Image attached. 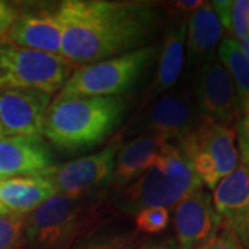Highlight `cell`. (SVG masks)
I'll use <instances>...</instances> for the list:
<instances>
[{
  "instance_id": "cell-1",
  "label": "cell",
  "mask_w": 249,
  "mask_h": 249,
  "mask_svg": "<svg viewBox=\"0 0 249 249\" xmlns=\"http://www.w3.org/2000/svg\"><path fill=\"white\" fill-rule=\"evenodd\" d=\"M58 17L60 55L76 67L145 47L160 24L158 6L150 1L64 0Z\"/></svg>"
},
{
  "instance_id": "cell-2",
  "label": "cell",
  "mask_w": 249,
  "mask_h": 249,
  "mask_svg": "<svg viewBox=\"0 0 249 249\" xmlns=\"http://www.w3.org/2000/svg\"><path fill=\"white\" fill-rule=\"evenodd\" d=\"M127 109V100L58 94L47 109L43 137L67 152L96 147L115 132Z\"/></svg>"
},
{
  "instance_id": "cell-3",
  "label": "cell",
  "mask_w": 249,
  "mask_h": 249,
  "mask_svg": "<svg viewBox=\"0 0 249 249\" xmlns=\"http://www.w3.org/2000/svg\"><path fill=\"white\" fill-rule=\"evenodd\" d=\"M104 217V206L91 196L55 194L27 214L24 249H72Z\"/></svg>"
},
{
  "instance_id": "cell-4",
  "label": "cell",
  "mask_w": 249,
  "mask_h": 249,
  "mask_svg": "<svg viewBox=\"0 0 249 249\" xmlns=\"http://www.w3.org/2000/svg\"><path fill=\"white\" fill-rule=\"evenodd\" d=\"M201 188V180L178 142H168L151 168L124 188L119 205L132 214L150 206L169 209Z\"/></svg>"
},
{
  "instance_id": "cell-5",
  "label": "cell",
  "mask_w": 249,
  "mask_h": 249,
  "mask_svg": "<svg viewBox=\"0 0 249 249\" xmlns=\"http://www.w3.org/2000/svg\"><path fill=\"white\" fill-rule=\"evenodd\" d=\"M157 46H145L130 53L80 65L60 90L64 96L118 97L133 89L155 57Z\"/></svg>"
},
{
  "instance_id": "cell-6",
  "label": "cell",
  "mask_w": 249,
  "mask_h": 249,
  "mask_svg": "<svg viewBox=\"0 0 249 249\" xmlns=\"http://www.w3.org/2000/svg\"><path fill=\"white\" fill-rule=\"evenodd\" d=\"M76 68L60 54L0 42V90L37 89L53 96Z\"/></svg>"
},
{
  "instance_id": "cell-7",
  "label": "cell",
  "mask_w": 249,
  "mask_h": 249,
  "mask_svg": "<svg viewBox=\"0 0 249 249\" xmlns=\"http://www.w3.org/2000/svg\"><path fill=\"white\" fill-rule=\"evenodd\" d=\"M235 142V129L204 119L196 129L176 142L202 186L213 190L241 163Z\"/></svg>"
},
{
  "instance_id": "cell-8",
  "label": "cell",
  "mask_w": 249,
  "mask_h": 249,
  "mask_svg": "<svg viewBox=\"0 0 249 249\" xmlns=\"http://www.w3.org/2000/svg\"><path fill=\"white\" fill-rule=\"evenodd\" d=\"M202 122L204 118L196 108L193 93L186 89H172L142 106L124 134H154L176 142Z\"/></svg>"
},
{
  "instance_id": "cell-9",
  "label": "cell",
  "mask_w": 249,
  "mask_h": 249,
  "mask_svg": "<svg viewBox=\"0 0 249 249\" xmlns=\"http://www.w3.org/2000/svg\"><path fill=\"white\" fill-rule=\"evenodd\" d=\"M193 97L204 119L234 129L241 104L231 78L216 57L198 67Z\"/></svg>"
},
{
  "instance_id": "cell-10",
  "label": "cell",
  "mask_w": 249,
  "mask_h": 249,
  "mask_svg": "<svg viewBox=\"0 0 249 249\" xmlns=\"http://www.w3.org/2000/svg\"><path fill=\"white\" fill-rule=\"evenodd\" d=\"M122 142V136H116L100 151L54 166L50 176L57 188V194L86 196L98 188L111 184L116 152Z\"/></svg>"
},
{
  "instance_id": "cell-11",
  "label": "cell",
  "mask_w": 249,
  "mask_h": 249,
  "mask_svg": "<svg viewBox=\"0 0 249 249\" xmlns=\"http://www.w3.org/2000/svg\"><path fill=\"white\" fill-rule=\"evenodd\" d=\"M58 4L60 3L53 6L50 3H45L43 6H19L17 19L1 42L42 53L60 54L62 28L58 17Z\"/></svg>"
},
{
  "instance_id": "cell-12",
  "label": "cell",
  "mask_w": 249,
  "mask_h": 249,
  "mask_svg": "<svg viewBox=\"0 0 249 249\" xmlns=\"http://www.w3.org/2000/svg\"><path fill=\"white\" fill-rule=\"evenodd\" d=\"M52 96L37 89L0 90V124L6 136L43 137Z\"/></svg>"
},
{
  "instance_id": "cell-13",
  "label": "cell",
  "mask_w": 249,
  "mask_h": 249,
  "mask_svg": "<svg viewBox=\"0 0 249 249\" xmlns=\"http://www.w3.org/2000/svg\"><path fill=\"white\" fill-rule=\"evenodd\" d=\"M220 229L232 232L249 249V169L240 163L213 188L212 196Z\"/></svg>"
},
{
  "instance_id": "cell-14",
  "label": "cell",
  "mask_w": 249,
  "mask_h": 249,
  "mask_svg": "<svg viewBox=\"0 0 249 249\" xmlns=\"http://www.w3.org/2000/svg\"><path fill=\"white\" fill-rule=\"evenodd\" d=\"M220 229L212 196L204 188L190 194L175 206V232L178 249H196Z\"/></svg>"
},
{
  "instance_id": "cell-15",
  "label": "cell",
  "mask_w": 249,
  "mask_h": 249,
  "mask_svg": "<svg viewBox=\"0 0 249 249\" xmlns=\"http://www.w3.org/2000/svg\"><path fill=\"white\" fill-rule=\"evenodd\" d=\"M54 168L45 137L4 136L0 139V181L47 173Z\"/></svg>"
},
{
  "instance_id": "cell-16",
  "label": "cell",
  "mask_w": 249,
  "mask_h": 249,
  "mask_svg": "<svg viewBox=\"0 0 249 249\" xmlns=\"http://www.w3.org/2000/svg\"><path fill=\"white\" fill-rule=\"evenodd\" d=\"M186 18L173 17L165 28L158 49V68L148 89L142 96V107L176 88L186 62Z\"/></svg>"
},
{
  "instance_id": "cell-17",
  "label": "cell",
  "mask_w": 249,
  "mask_h": 249,
  "mask_svg": "<svg viewBox=\"0 0 249 249\" xmlns=\"http://www.w3.org/2000/svg\"><path fill=\"white\" fill-rule=\"evenodd\" d=\"M165 142H168L165 139L154 134H139L122 142L116 152L112 187L124 190L144 175L157 160Z\"/></svg>"
},
{
  "instance_id": "cell-18",
  "label": "cell",
  "mask_w": 249,
  "mask_h": 249,
  "mask_svg": "<svg viewBox=\"0 0 249 249\" xmlns=\"http://www.w3.org/2000/svg\"><path fill=\"white\" fill-rule=\"evenodd\" d=\"M50 172L0 181V204L7 212L31 213L57 194Z\"/></svg>"
},
{
  "instance_id": "cell-19",
  "label": "cell",
  "mask_w": 249,
  "mask_h": 249,
  "mask_svg": "<svg viewBox=\"0 0 249 249\" xmlns=\"http://www.w3.org/2000/svg\"><path fill=\"white\" fill-rule=\"evenodd\" d=\"M222 40L220 21L211 7V3L204 1L187 19L186 54L188 64H196L199 67L211 61L214 58V52Z\"/></svg>"
},
{
  "instance_id": "cell-20",
  "label": "cell",
  "mask_w": 249,
  "mask_h": 249,
  "mask_svg": "<svg viewBox=\"0 0 249 249\" xmlns=\"http://www.w3.org/2000/svg\"><path fill=\"white\" fill-rule=\"evenodd\" d=\"M217 55L234 83L241 109L249 107V64L241 54L237 40L224 37L217 47Z\"/></svg>"
},
{
  "instance_id": "cell-21",
  "label": "cell",
  "mask_w": 249,
  "mask_h": 249,
  "mask_svg": "<svg viewBox=\"0 0 249 249\" xmlns=\"http://www.w3.org/2000/svg\"><path fill=\"white\" fill-rule=\"evenodd\" d=\"M211 7L217 16L223 31L234 40L249 36V0H214Z\"/></svg>"
},
{
  "instance_id": "cell-22",
  "label": "cell",
  "mask_w": 249,
  "mask_h": 249,
  "mask_svg": "<svg viewBox=\"0 0 249 249\" xmlns=\"http://www.w3.org/2000/svg\"><path fill=\"white\" fill-rule=\"evenodd\" d=\"M27 214L0 213V249H24Z\"/></svg>"
},
{
  "instance_id": "cell-23",
  "label": "cell",
  "mask_w": 249,
  "mask_h": 249,
  "mask_svg": "<svg viewBox=\"0 0 249 249\" xmlns=\"http://www.w3.org/2000/svg\"><path fill=\"white\" fill-rule=\"evenodd\" d=\"M137 234L134 231L114 232L78 242L72 249H136Z\"/></svg>"
},
{
  "instance_id": "cell-24",
  "label": "cell",
  "mask_w": 249,
  "mask_h": 249,
  "mask_svg": "<svg viewBox=\"0 0 249 249\" xmlns=\"http://www.w3.org/2000/svg\"><path fill=\"white\" fill-rule=\"evenodd\" d=\"M169 222V209L162 206H150L134 214L136 230L145 234H158L163 231Z\"/></svg>"
},
{
  "instance_id": "cell-25",
  "label": "cell",
  "mask_w": 249,
  "mask_h": 249,
  "mask_svg": "<svg viewBox=\"0 0 249 249\" xmlns=\"http://www.w3.org/2000/svg\"><path fill=\"white\" fill-rule=\"evenodd\" d=\"M235 134L238 140V154L242 165L249 169V107L241 111L240 119L235 124Z\"/></svg>"
},
{
  "instance_id": "cell-26",
  "label": "cell",
  "mask_w": 249,
  "mask_h": 249,
  "mask_svg": "<svg viewBox=\"0 0 249 249\" xmlns=\"http://www.w3.org/2000/svg\"><path fill=\"white\" fill-rule=\"evenodd\" d=\"M196 249H245L238 238L226 229H219L212 238L201 244Z\"/></svg>"
},
{
  "instance_id": "cell-27",
  "label": "cell",
  "mask_w": 249,
  "mask_h": 249,
  "mask_svg": "<svg viewBox=\"0 0 249 249\" xmlns=\"http://www.w3.org/2000/svg\"><path fill=\"white\" fill-rule=\"evenodd\" d=\"M19 14V6L16 3H10L0 0V42L4 40L11 25L17 19Z\"/></svg>"
},
{
  "instance_id": "cell-28",
  "label": "cell",
  "mask_w": 249,
  "mask_h": 249,
  "mask_svg": "<svg viewBox=\"0 0 249 249\" xmlns=\"http://www.w3.org/2000/svg\"><path fill=\"white\" fill-rule=\"evenodd\" d=\"M204 4L202 0H178V1H172L169 3V9L172 10V16L178 18L188 17L199 9Z\"/></svg>"
},
{
  "instance_id": "cell-29",
  "label": "cell",
  "mask_w": 249,
  "mask_h": 249,
  "mask_svg": "<svg viewBox=\"0 0 249 249\" xmlns=\"http://www.w3.org/2000/svg\"><path fill=\"white\" fill-rule=\"evenodd\" d=\"M237 45H238V49H240L241 54L244 55V58H245L249 64V36L248 37H245V39L237 40Z\"/></svg>"
},
{
  "instance_id": "cell-30",
  "label": "cell",
  "mask_w": 249,
  "mask_h": 249,
  "mask_svg": "<svg viewBox=\"0 0 249 249\" xmlns=\"http://www.w3.org/2000/svg\"><path fill=\"white\" fill-rule=\"evenodd\" d=\"M6 136V133H4V130H3V126H1V124H0V139L1 137H4Z\"/></svg>"
},
{
  "instance_id": "cell-31",
  "label": "cell",
  "mask_w": 249,
  "mask_h": 249,
  "mask_svg": "<svg viewBox=\"0 0 249 249\" xmlns=\"http://www.w3.org/2000/svg\"><path fill=\"white\" fill-rule=\"evenodd\" d=\"M6 212H7V211H6V209L3 208V205L0 204V213H6Z\"/></svg>"
},
{
  "instance_id": "cell-32",
  "label": "cell",
  "mask_w": 249,
  "mask_h": 249,
  "mask_svg": "<svg viewBox=\"0 0 249 249\" xmlns=\"http://www.w3.org/2000/svg\"><path fill=\"white\" fill-rule=\"evenodd\" d=\"M160 249H178V248H175V245L172 244V245H170V248H160Z\"/></svg>"
}]
</instances>
